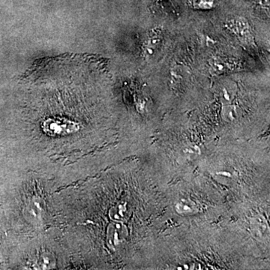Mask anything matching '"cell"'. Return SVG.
Segmentation results:
<instances>
[{"label":"cell","instance_id":"obj_1","mask_svg":"<svg viewBox=\"0 0 270 270\" xmlns=\"http://www.w3.org/2000/svg\"><path fill=\"white\" fill-rule=\"evenodd\" d=\"M42 128L46 135L56 137L75 133L80 129V125L64 117L49 118L42 123Z\"/></svg>","mask_w":270,"mask_h":270},{"label":"cell","instance_id":"obj_2","mask_svg":"<svg viewBox=\"0 0 270 270\" xmlns=\"http://www.w3.org/2000/svg\"><path fill=\"white\" fill-rule=\"evenodd\" d=\"M227 28L231 30L236 37L245 45H251L253 42L252 34L249 24L245 18H237L230 21L227 24Z\"/></svg>","mask_w":270,"mask_h":270},{"label":"cell","instance_id":"obj_3","mask_svg":"<svg viewBox=\"0 0 270 270\" xmlns=\"http://www.w3.org/2000/svg\"><path fill=\"white\" fill-rule=\"evenodd\" d=\"M162 39V31L160 28H155L149 32L147 39L145 42L144 50L147 56H152Z\"/></svg>","mask_w":270,"mask_h":270},{"label":"cell","instance_id":"obj_4","mask_svg":"<svg viewBox=\"0 0 270 270\" xmlns=\"http://www.w3.org/2000/svg\"><path fill=\"white\" fill-rule=\"evenodd\" d=\"M36 266L41 269H53L55 266V259L50 253H41L36 260Z\"/></svg>","mask_w":270,"mask_h":270},{"label":"cell","instance_id":"obj_5","mask_svg":"<svg viewBox=\"0 0 270 270\" xmlns=\"http://www.w3.org/2000/svg\"><path fill=\"white\" fill-rule=\"evenodd\" d=\"M26 210H27V214L33 219H39L42 216V207L41 206L40 202L37 200L31 201Z\"/></svg>","mask_w":270,"mask_h":270},{"label":"cell","instance_id":"obj_6","mask_svg":"<svg viewBox=\"0 0 270 270\" xmlns=\"http://www.w3.org/2000/svg\"><path fill=\"white\" fill-rule=\"evenodd\" d=\"M191 5L195 9L209 10L215 6V0H192Z\"/></svg>","mask_w":270,"mask_h":270},{"label":"cell","instance_id":"obj_7","mask_svg":"<svg viewBox=\"0 0 270 270\" xmlns=\"http://www.w3.org/2000/svg\"><path fill=\"white\" fill-rule=\"evenodd\" d=\"M115 227H111L108 230V239L109 244H117L120 242L121 238L120 237V233H123L122 231H120V228L118 225H115Z\"/></svg>","mask_w":270,"mask_h":270}]
</instances>
